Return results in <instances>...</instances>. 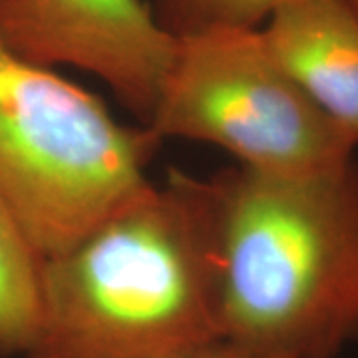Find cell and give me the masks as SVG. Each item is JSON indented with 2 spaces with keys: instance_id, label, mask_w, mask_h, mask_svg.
<instances>
[{
  "instance_id": "cell-1",
  "label": "cell",
  "mask_w": 358,
  "mask_h": 358,
  "mask_svg": "<svg viewBox=\"0 0 358 358\" xmlns=\"http://www.w3.org/2000/svg\"><path fill=\"white\" fill-rule=\"evenodd\" d=\"M219 338L209 179L171 169L44 257L22 358H169Z\"/></svg>"
},
{
  "instance_id": "cell-2",
  "label": "cell",
  "mask_w": 358,
  "mask_h": 358,
  "mask_svg": "<svg viewBox=\"0 0 358 358\" xmlns=\"http://www.w3.org/2000/svg\"><path fill=\"white\" fill-rule=\"evenodd\" d=\"M219 338L265 358H336L358 336V162L209 178Z\"/></svg>"
},
{
  "instance_id": "cell-3",
  "label": "cell",
  "mask_w": 358,
  "mask_h": 358,
  "mask_svg": "<svg viewBox=\"0 0 358 358\" xmlns=\"http://www.w3.org/2000/svg\"><path fill=\"white\" fill-rule=\"evenodd\" d=\"M162 141L102 98L0 42V195L42 257L150 183Z\"/></svg>"
},
{
  "instance_id": "cell-4",
  "label": "cell",
  "mask_w": 358,
  "mask_h": 358,
  "mask_svg": "<svg viewBox=\"0 0 358 358\" xmlns=\"http://www.w3.org/2000/svg\"><path fill=\"white\" fill-rule=\"evenodd\" d=\"M145 128L159 141H203L237 166L285 176L338 166L357 150L282 70L259 28L178 36Z\"/></svg>"
},
{
  "instance_id": "cell-5",
  "label": "cell",
  "mask_w": 358,
  "mask_h": 358,
  "mask_svg": "<svg viewBox=\"0 0 358 358\" xmlns=\"http://www.w3.org/2000/svg\"><path fill=\"white\" fill-rule=\"evenodd\" d=\"M0 42L30 62L98 78L145 126L178 36L143 0H0Z\"/></svg>"
},
{
  "instance_id": "cell-6",
  "label": "cell",
  "mask_w": 358,
  "mask_h": 358,
  "mask_svg": "<svg viewBox=\"0 0 358 358\" xmlns=\"http://www.w3.org/2000/svg\"><path fill=\"white\" fill-rule=\"evenodd\" d=\"M275 60L358 148V16L346 0H289L259 28Z\"/></svg>"
},
{
  "instance_id": "cell-7",
  "label": "cell",
  "mask_w": 358,
  "mask_h": 358,
  "mask_svg": "<svg viewBox=\"0 0 358 358\" xmlns=\"http://www.w3.org/2000/svg\"><path fill=\"white\" fill-rule=\"evenodd\" d=\"M44 257L0 195V357H22L40 315Z\"/></svg>"
},
{
  "instance_id": "cell-8",
  "label": "cell",
  "mask_w": 358,
  "mask_h": 358,
  "mask_svg": "<svg viewBox=\"0 0 358 358\" xmlns=\"http://www.w3.org/2000/svg\"><path fill=\"white\" fill-rule=\"evenodd\" d=\"M289 0H155V16L173 36L215 28H261Z\"/></svg>"
},
{
  "instance_id": "cell-9",
  "label": "cell",
  "mask_w": 358,
  "mask_h": 358,
  "mask_svg": "<svg viewBox=\"0 0 358 358\" xmlns=\"http://www.w3.org/2000/svg\"><path fill=\"white\" fill-rule=\"evenodd\" d=\"M169 358H265L257 357L249 350H243L239 346L231 345L225 338H213V341H207L203 345L193 346L187 348L183 352H178Z\"/></svg>"
},
{
  "instance_id": "cell-10",
  "label": "cell",
  "mask_w": 358,
  "mask_h": 358,
  "mask_svg": "<svg viewBox=\"0 0 358 358\" xmlns=\"http://www.w3.org/2000/svg\"><path fill=\"white\" fill-rule=\"evenodd\" d=\"M346 2H348V6H350V8L355 10V14L358 16V0H346Z\"/></svg>"
}]
</instances>
